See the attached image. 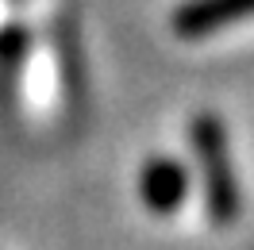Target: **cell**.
Returning <instances> with one entry per match:
<instances>
[{"mask_svg": "<svg viewBox=\"0 0 254 250\" xmlns=\"http://www.w3.org/2000/svg\"><path fill=\"white\" fill-rule=\"evenodd\" d=\"M185 188H189V173L174 158H150L143 166V173H139V196L158 216L185 204Z\"/></svg>", "mask_w": 254, "mask_h": 250, "instance_id": "3", "label": "cell"}, {"mask_svg": "<svg viewBox=\"0 0 254 250\" xmlns=\"http://www.w3.org/2000/svg\"><path fill=\"white\" fill-rule=\"evenodd\" d=\"M243 19H254V0H185V4H177L170 27L181 39H204L220 27L243 23Z\"/></svg>", "mask_w": 254, "mask_h": 250, "instance_id": "2", "label": "cell"}, {"mask_svg": "<svg viewBox=\"0 0 254 250\" xmlns=\"http://www.w3.org/2000/svg\"><path fill=\"white\" fill-rule=\"evenodd\" d=\"M192 150L200 158L204 170V196H208V216L216 223H231L239 216V188L235 173H231V158H227V135L216 116H196L189 127Z\"/></svg>", "mask_w": 254, "mask_h": 250, "instance_id": "1", "label": "cell"}]
</instances>
